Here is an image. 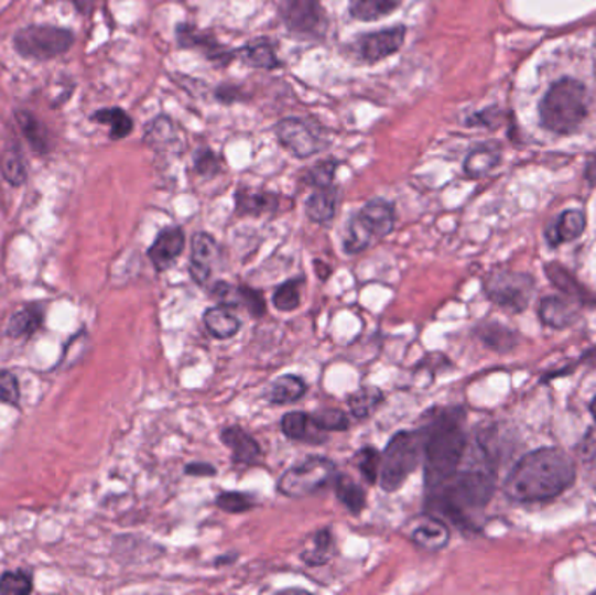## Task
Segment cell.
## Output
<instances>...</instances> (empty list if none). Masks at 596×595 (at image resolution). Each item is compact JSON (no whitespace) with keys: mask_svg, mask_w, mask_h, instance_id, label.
<instances>
[{"mask_svg":"<svg viewBox=\"0 0 596 595\" xmlns=\"http://www.w3.org/2000/svg\"><path fill=\"white\" fill-rule=\"evenodd\" d=\"M410 540L415 545L421 547L422 550L440 552V550L448 545L451 529H448V526L443 520L436 519V517H424L421 520V524L413 529Z\"/></svg>","mask_w":596,"mask_h":595,"instance_id":"d6986e66","label":"cell"},{"mask_svg":"<svg viewBox=\"0 0 596 595\" xmlns=\"http://www.w3.org/2000/svg\"><path fill=\"white\" fill-rule=\"evenodd\" d=\"M0 402L18 405L20 402V385L17 376L9 370H0Z\"/></svg>","mask_w":596,"mask_h":595,"instance_id":"bcb514c9","label":"cell"},{"mask_svg":"<svg viewBox=\"0 0 596 595\" xmlns=\"http://www.w3.org/2000/svg\"><path fill=\"white\" fill-rule=\"evenodd\" d=\"M314 423L325 432H346L349 430V418L340 409H326L313 415Z\"/></svg>","mask_w":596,"mask_h":595,"instance_id":"7bdbcfd3","label":"cell"},{"mask_svg":"<svg viewBox=\"0 0 596 595\" xmlns=\"http://www.w3.org/2000/svg\"><path fill=\"white\" fill-rule=\"evenodd\" d=\"M485 294L506 310L523 311L534 294V280L529 274L499 271L485 281Z\"/></svg>","mask_w":596,"mask_h":595,"instance_id":"9c48e42d","label":"cell"},{"mask_svg":"<svg viewBox=\"0 0 596 595\" xmlns=\"http://www.w3.org/2000/svg\"><path fill=\"white\" fill-rule=\"evenodd\" d=\"M356 466L364 475L368 484L379 483L380 463H382V454L376 447H364L355 456Z\"/></svg>","mask_w":596,"mask_h":595,"instance_id":"74e56055","label":"cell"},{"mask_svg":"<svg viewBox=\"0 0 596 595\" xmlns=\"http://www.w3.org/2000/svg\"><path fill=\"white\" fill-rule=\"evenodd\" d=\"M371 239H373L371 232L359 220L358 215H355V217H350L349 223H347L346 232H344V252L349 253V256L364 252V250L370 247Z\"/></svg>","mask_w":596,"mask_h":595,"instance_id":"e575fe53","label":"cell"},{"mask_svg":"<svg viewBox=\"0 0 596 595\" xmlns=\"http://www.w3.org/2000/svg\"><path fill=\"white\" fill-rule=\"evenodd\" d=\"M215 504H217L220 510L227 511V513H245V511H250L257 505L250 495L239 493V490L221 493Z\"/></svg>","mask_w":596,"mask_h":595,"instance_id":"b9f144b4","label":"cell"},{"mask_svg":"<svg viewBox=\"0 0 596 595\" xmlns=\"http://www.w3.org/2000/svg\"><path fill=\"white\" fill-rule=\"evenodd\" d=\"M480 462L457 469L445 486L434 490L438 495L440 510L460 524H466L472 513H478L487 507L496 487L494 466L490 465L484 445H480Z\"/></svg>","mask_w":596,"mask_h":595,"instance_id":"3957f363","label":"cell"},{"mask_svg":"<svg viewBox=\"0 0 596 595\" xmlns=\"http://www.w3.org/2000/svg\"><path fill=\"white\" fill-rule=\"evenodd\" d=\"M185 474L193 475V477H213V475H217V468L209 463H191L185 466Z\"/></svg>","mask_w":596,"mask_h":595,"instance_id":"681fc988","label":"cell"},{"mask_svg":"<svg viewBox=\"0 0 596 595\" xmlns=\"http://www.w3.org/2000/svg\"><path fill=\"white\" fill-rule=\"evenodd\" d=\"M356 215L373 238H386L391 235L394 224H397L394 206L382 197L370 199Z\"/></svg>","mask_w":596,"mask_h":595,"instance_id":"9a60e30c","label":"cell"},{"mask_svg":"<svg viewBox=\"0 0 596 595\" xmlns=\"http://www.w3.org/2000/svg\"><path fill=\"white\" fill-rule=\"evenodd\" d=\"M337 477V466L328 457L308 456L281 475L278 490L289 498H305L325 489Z\"/></svg>","mask_w":596,"mask_h":595,"instance_id":"8992f818","label":"cell"},{"mask_svg":"<svg viewBox=\"0 0 596 595\" xmlns=\"http://www.w3.org/2000/svg\"><path fill=\"white\" fill-rule=\"evenodd\" d=\"M332 555H334V537H332V531L326 528L319 529L311 538V547L301 553V559L307 566L317 567L328 564Z\"/></svg>","mask_w":596,"mask_h":595,"instance_id":"83f0119b","label":"cell"},{"mask_svg":"<svg viewBox=\"0 0 596 595\" xmlns=\"http://www.w3.org/2000/svg\"><path fill=\"white\" fill-rule=\"evenodd\" d=\"M212 298L220 302V306L224 307L242 306L241 290L239 286L230 285L227 281H217L212 286Z\"/></svg>","mask_w":596,"mask_h":595,"instance_id":"f6af8a7d","label":"cell"},{"mask_svg":"<svg viewBox=\"0 0 596 595\" xmlns=\"http://www.w3.org/2000/svg\"><path fill=\"white\" fill-rule=\"evenodd\" d=\"M184 231L176 226L166 227V229L159 232L154 244L149 248V259H151L159 273H163V271L175 264L176 259L184 252Z\"/></svg>","mask_w":596,"mask_h":595,"instance_id":"5bb4252c","label":"cell"},{"mask_svg":"<svg viewBox=\"0 0 596 595\" xmlns=\"http://www.w3.org/2000/svg\"><path fill=\"white\" fill-rule=\"evenodd\" d=\"M478 336L488 348L497 349V351H506L514 346L513 332L500 325H484L478 328Z\"/></svg>","mask_w":596,"mask_h":595,"instance_id":"f35d334b","label":"cell"},{"mask_svg":"<svg viewBox=\"0 0 596 595\" xmlns=\"http://www.w3.org/2000/svg\"><path fill=\"white\" fill-rule=\"evenodd\" d=\"M218 250L217 241L208 232H196L191 239V264L188 273L196 281L197 285H206L212 277L213 264L217 262Z\"/></svg>","mask_w":596,"mask_h":595,"instance_id":"4fadbf2b","label":"cell"},{"mask_svg":"<svg viewBox=\"0 0 596 595\" xmlns=\"http://www.w3.org/2000/svg\"><path fill=\"white\" fill-rule=\"evenodd\" d=\"M278 47L274 41L268 37L253 39L250 43L236 50V58L241 60L242 64L251 68H262V71H275L281 67L278 58Z\"/></svg>","mask_w":596,"mask_h":595,"instance_id":"ac0fdd59","label":"cell"},{"mask_svg":"<svg viewBox=\"0 0 596 595\" xmlns=\"http://www.w3.org/2000/svg\"><path fill=\"white\" fill-rule=\"evenodd\" d=\"M404 39H407V26H389V29L370 32V34L358 35L353 43V51L356 58L361 60L364 64H379L382 60L397 55L403 47Z\"/></svg>","mask_w":596,"mask_h":595,"instance_id":"8fae6325","label":"cell"},{"mask_svg":"<svg viewBox=\"0 0 596 595\" xmlns=\"http://www.w3.org/2000/svg\"><path fill=\"white\" fill-rule=\"evenodd\" d=\"M71 30L51 25H32L14 35V50L32 60H51L63 55L74 44Z\"/></svg>","mask_w":596,"mask_h":595,"instance_id":"52a82bcc","label":"cell"},{"mask_svg":"<svg viewBox=\"0 0 596 595\" xmlns=\"http://www.w3.org/2000/svg\"><path fill=\"white\" fill-rule=\"evenodd\" d=\"M280 199L268 191L250 190V187H239L236 193V210L239 215H259L272 214L278 210Z\"/></svg>","mask_w":596,"mask_h":595,"instance_id":"ffe728a7","label":"cell"},{"mask_svg":"<svg viewBox=\"0 0 596 595\" xmlns=\"http://www.w3.org/2000/svg\"><path fill=\"white\" fill-rule=\"evenodd\" d=\"M335 493L337 498L353 516H359L367 507V495L364 487L356 484L349 475H337L335 477Z\"/></svg>","mask_w":596,"mask_h":595,"instance_id":"4316f807","label":"cell"},{"mask_svg":"<svg viewBox=\"0 0 596 595\" xmlns=\"http://www.w3.org/2000/svg\"><path fill=\"white\" fill-rule=\"evenodd\" d=\"M145 140L158 151H173L180 142L175 122L167 116H159L147 127Z\"/></svg>","mask_w":596,"mask_h":595,"instance_id":"484cf974","label":"cell"},{"mask_svg":"<svg viewBox=\"0 0 596 595\" xmlns=\"http://www.w3.org/2000/svg\"><path fill=\"white\" fill-rule=\"evenodd\" d=\"M280 17L284 26L302 39H322L328 25L322 0H280Z\"/></svg>","mask_w":596,"mask_h":595,"instance_id":"ba28073f","label":"cell"},{"mask_svg":"<svg viewBox=\"0 0 596 595\" xmlns=\"http://www.w3.org/2000/svg\"><path fill=\"white\" fill-rule=\"evenodd\" d=\"M74 4L79 9L80 13H89L93 8V0H74Z\"/></svg>","mask_w":596,"mask_h":595,"instance_id":"f5cc1de1","label":"cell"},{"mask_svg":"<svg viewBox=\"0 0 596 595\" xmlns=\"http://www.w3.org/2000/svg\"><path fill=\"white\" fill-rule=\"evenodd\" d=\"M382 402H384V393L380 388H377V386H364L356 393L350 394L347 405H349L350 414L364 420V418H368L371 412L376 411L377 407Z\"/></svg>","mask_w":596,"mask_h":595,"instance_id":"f546056e","label":"cell"},{"mask_svg":"<svg viewBox=\"0 0 596 595\" xmlns=\"http://www.w3.org/2000/svg\"><path fill=\"white\" fill-rule=\"evenodd\" d=\"M586 88L576 79H562L551 86L541 104L542 125L556 134H568L586 118Z\"/></svg>","mask_w":596,"mask_h":595,"instance_id":"277c9868","label":"cell"},{"mask_svg":"<svg viewBox=\"0 0 596 595\" xmlns=\"http://www.w3.org/2000/svg\"><path fill=\"white\" fill-rule=\"evenodd\" d=\"M0 172L11 185H23L26 181V166L17 143H9L0 154Z\"/></svg>","mask_w":596,"mask_h":595,"instance_id":"4dcf8cb0","label":"cell"},{"mask_svg":"<svg viewBox=\"0 0 596 595\" xmlns=\"http://www.w3.org/2000/svg\"><path fill=\"white\" fill-rule=\"evenodd\" d=\"M541 318L550 327H568L576 318V311L563 299L548 298L541 304Z\"/></svg>","mask_w":596,"mask_h":595,"instance_id":"1f68e13d","label":"cell"},{"mask_svg":"<svg viewBox=\"0 0 596 595\" xmlns=\"http://www.w3.org/2000/svg\"><path fill=\"white\" fill-rule=\"evenodd\" d=\"M176 43L184 50L199 51L217 67H227L236 60V50H229L212 32L199 30L191 23H180L176 26Z\"/></svg>","mask_w":596,"mask_h":595,"instance_id":"7c38bea8","label":"cell"},{"mask_svg":"<svg viewBox=\"0 0 596 595\" xmlns=\"http://www.w3.org/2000/svg\"><path fill=\"white\" fill-rule=\"evenodd\" d=\"M592 414L595 415V420H596V397L595 399H593V402H592Z\"/></svg>","mask_w":596,"mask_h":595,"instance_id":"11a10c76","label":"cell"},{"mask_svg":"<svg viewBox=\"0 0 596 595\" xmlns=\"http://www.w3.org/2000/svg\"><path fill=\"white\" fill-rule=\"evenodd\" d=\"M281 432L290 441L305 442V444H325L328 439L325 430L314 423L313 415L305 414V412L284 414L281 420Z\"/></svg>","mask_w":596,"mask_h":595,"instance_id":"2e32d148","label":"cell"},{"mask_svg":"<svg viewBox=\"0 0 596 595\" xmlns=\"http://www.w3.org/2000/svg\"><path fill=\"white\" fill-rule=\"evenodd\" d=\"M576 480V466L560 448H538L521 457L505 483V493L513 501L534 504L556 498Z\"/></svg>","mask_w":596,"mask_h":595,"instance_id":"6da1fadb","label":"cell"},{"mask_svg":"<svg viewBox=\"0 0 596 595\" xmlns=\"http://www.w3.org/2000/svg\"><path fill=\"white\" fill-rule=\"evenodd\" d=\"M304 283L302 278H293V280L284 281L272 295V306L283 313H290L301 306V286Z\"/></svg>","mask_w":596,"mask_h":595,"instance_id":"8d00e7d4","label":"cell"},{"mask_svg":"<svg viewBox=\"0 0 596 595\" xmlns=\"http://www.w3.org/2000/svg\"><path fill=\"white\" fill-rule=\"evenodd\" d=\"M93 121L101 122V125H109L110 139L122 140L133 131V119L128 116L122 109H104L98 110L93 116Z\"/></svg>","mask_w":596,"mask_h":595,"instance_id":"d6a6232c","label":"cell"},{"mask_svg":"<svg viewBox=\"0 0 596 595\" xmlns=\"http://www.w3.org/2000/svg\"><path fill=\"white\" fill-rule=\"evenodd\" d=\"M239 290H241L242 306L250 311L251 316L260 318V316L266 315L268 306H266V299H263L262 292L250 289L247 285L239 286Z\"/></svg>","mask_w":596,"mask_h":595,"instance_id":"7dc6e473","label":"cell"},{"mask_svg":"<svg viewBox=\"0 0 596 595\" xmlns=\"http://www.w3.org/2000/svg\"><path fill=\"white\" fill-rule=\"evenodd\" d=\"M215 97L221 104H236V101H242L245 93L238 85H220L215 91Z\"/></svg>","mask_w":596,"mask_h":595,"instance_id":"c3c4849f","label":"cell"},{"mask_svg":"<svg viewBox=\"0 0 596 595\" xmlns=\"http://www.w3.org/2000/svg\"><path fill=\"white\" fill-rule=\"evenodd\" d=\"M424 456V430L398 432L382 453L379 483L388 493L401 489Z\"/></svg>","mask_w":596,"mask_h":595,"instance_id":"5b68a950","label":"cell"},{"mask_svg":"<svg viewBox=\"0 0 596 595\" xmlns=\"http://www.w3.org/2000/svg\"><path fill=\"white\" fill-rule=\"evenodd\" d=\"M586 178H588L589 184H596V155L588 163V169H586Z\"/></svg>","mask_w":596,"mask_h":595,"instance_id":"816d5d0a","label":"cell"},{"mask_svg":"<svg viewBox=\"0 0 596 595\" xmlns=\"http://www.w3.org/2000/svg\"><path fill=\"white\" fill-rule=\"evenodd\" d=\"M42 323L41 311L37 307H25V310L18 311L17 315L9 322L8 334L11 337H30L32 334L39 331Z\"/></svg>","mask_w":596,"mask_h":595,"instance_id":"d590c367","label":"cell"},{"mask_svg":"<svg viewBox=\"0 0 596 595\" xmlns=\"http://www.w3.org/2000/svg\"><path fill=\"white\" fill-rule=\"evenodd\" d=\"M403 0H349V14L358 22H379L394 13Z\"/></svg>","mask_w":596,"mask_h":595,"instance_id":"cb8c5ba5","label":"cell"},{"mask_svg":"<svg viewBox=\"0 0 596 595\" xmlns=\"http://www.w3.org/2000/svg\"><path fill=\"white\" fill-rule=\"evenodd\" d=\"M337 160L317 161L313 169H308L307 173H305V182H307L308 185H313L314 190L334 185L335 172H337Z\"/></svg>","mask_w":596,"mask_h":595,"instance_id":"60d3db41","label":"cell"},{"mask_svg":"<svg viewBox=\"0 0 596 595\" xmlns=\"http://www.w3.org/2000/svg\"><path fill=\"white\" fill-rule=\"evenodd\" d=\"M586 229V217L581 210L563 212L553 226L548 227L546 238L551 247H560L579 238Z\"/></svg>","mask_w":596,"mask_h":595,"instance_id":"44dd1931","label":"cell"},{"mask_svg":"<svg viewBox=\"0 0 596 595\" xmlns=\"http://www.w3.org/2000/svg\"><path fill=\"white\" fill-rule=\"evenodd\" d=\"M203 322H205V327L208 328L209 336L218 340L230 339L241 328L238 316H234L229 307L224 306L209 307Z\"/></svg>","mask_w":596,"mask_h":595,"instance_id":"d4e9b609","label":"cell"},{"mask_svg":"<svg viewBox=\"0 0 596 595\" xmlns=\"http://www.w3.org/2000/svg\"><path fill=\"white\" fill-rule=\"evenodd\" d=\"M32 591H34V583H32V576L25 571H9L0 578V594L25 595Z\"/></svg>","mask_w":596,"mask_h":595,"instance_id":"ab89813d","label":"cell"},{"mask_svg":"<svg viewBox=\"0 0 596 595\" xmlns=\"http://www.w3.org/2000/svg\"><path fill=\"white\" fill-rule=\"evenodd\" d=\"M305 393H307V382L301 376L286 374L271 382L268 400L275 405H284V403L299 402Z\"/></svg>","mask_w":596,"mask_h":595,"instance_id":"603a6c76","label":"cell"},{"mask_svg":"<svg viewBox=\"0 0 596 595\" xmlns=\"http://www.w3.org/2000/svg\"><path fill=\"white\" fill-rule=\"evenodd\" d=\"M460 411L440 415L433 426L424 430V480L430 490L445 486L463 463L467 439Z\"/></svg>","mask_w":596,"mask_h":595,"instance_id":"7a4b0ae2","label":"cell"},{"mask_svg":"<svg viewBox=\"0 0 596 595\" xmlns=\"http://www.w3.org/2000/svg\"><path fill=\"white\" fill-rule=\"evenodd\" d=\"M17 119L21 131L25 134L32 149L41 152V154L50 152L51 139L44 125H42L35 116H32V113L25 112V110H20V112L17 113Z\"/></svg>","mask_w":596,"mask_h":595,"instance_id":"f1b7e54d","label":"cell"},{"mask_svg":"<svg viewBox=\"0 0 596 595\" xmlns=\"http://www.w3.org/2000/svg\"><path fill=\"white\" fill-rule=\"evenodd\" d=\"M238 559V555L234 553V555H224V558H218L217 561H215V566H226V564H232L234 561Z\"/></svg>","mask_w":596,"mask_h":595,"instance_id":"db71d44e","label":"cell"},{"mask_svg":"<svg viewBox=\"0 0 596 595\" xmlns=\"http://www.w3.org/2000/svg\"><path fill=\"white\" fill-rule=\"evenodd\" d=\"M220 441L232 453V459L241 465H254L262 456L259 442L250 433L239 426H227L221 430Z\"/></svg>","mask_w":596,"mask_h":595,"instance_id":"e0dca14e","label":"cell"},{"mask_svg":"<svg viewBox=\"0 0 596 595\" xmlns=\"http://www.w3.org/2000/svg\"><path fill=\"white\" fill-rule=\"evenodd\" d=\"M338 191L335 185L319 187L305 202V215L313 223L326 224L337 214Z\"/></svg>","mask_w":596,"mask_h":595,"instance_id":"7402d4cb","label":"cell"},{"mask_svg":"<svg viewBox=\"0 0 596 595\" xmlns=\"http://www.w3.org/2000/svg\"><path fill=\"white\" fill-rule=\"evenodd\" d=\"M194 169H196L197 175L203 178H213L221 172V164L218 155L212 149L199 148L194 154Z\"/></svg>","mask_w":596,"mask_h":595,"instance_id":"ee69618b","label":"cell"},{"mask_svg":"<svg viewBox=\"0 0 596 595\" xmlns=\"http://www.w3.org/2000/svg\"><path fill=\"white\" fill-rule=\"evenodd\" d=\"M274 134L281 148L299 160L313 158L326 148L325 140L316 130L299 118H284L275 122Z\"/></svg>","mask_w":596,"mask_h":595,"instance_id":"30bf717a","label":"cell"},{"mask_svg":"<svg viewBox=\"0 0 596 595\" xmlns=\"http://www.w3.org/2000/svg\"><path fill=\"white\" fill-rule=\"evenodd\" d=\"M314 269H316L317 277L322 278L323 281L328 280L329 274H332V268L323 264L322 260L314 262Z\"/></svg>","mask_w":596,"mask_h":595,"instance_id":"f907efd6","label":"cell"},{"mask_svg":"<svg viewBox=\"0 0 596 595\" xmlns=\"http://www.w3.org/2000/svg\"><path fill=\"white\" fill-rule=\"evenodd\" d=\"M499 163V152L490 145H481L467 154L464 172L469 176H484Z\"/></svg>","mask_w":596,"mask_h":595,"instance_id":"836d02e7","label":"cell"}]
</instances>
